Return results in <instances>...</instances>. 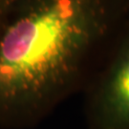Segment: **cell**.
<instances>
[{
  "label": "cell",
  "mask_w": 129,
  "mask_h": 129,
  "mask_svg": "<svg viewBox=\"0 0 129 129\" xmlns=\"http://www.w3.org/2000/svg\"><path fill=\"white\" fill-rule=\"evenodd\" d=\"M128 16L129 0L18 1L0 35V125H30L76 91Z\"/></svg>",
  "instance_id": "obj_1"
},
{
  "label": "cell",
  "mask_w": 129,
  "mask_h": 129,
  "mask_svg": "<svg viewBox=\"0 0 129 129\" xmlns=\"http://www.w3.org/2000/svg\"><path fill=\"white\" fill-rule=\"evenodd\" d=\"M91 129H129V16L89 86Z\"/></svg>",
  "instance_id": "obj_2"
},
{
  "label": "cell",
  "mask_w": 129,
  "mask_h": 129,
  "mask_svg": "<svg viewBox=\"0 0 129 129\" xmlns=\"http://www.w3.org/2000/svg\"><path fill=\"white\" fill-rule=\"evenodd\" d=\"M17 3L18 1L14 0H0V35L14 14Z\"/></svg>",
  "instance_id": "obj_3"
}]
</instances>
